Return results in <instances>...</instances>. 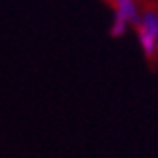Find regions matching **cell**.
Segmentation results:
<instances>
[{
    "label": "cell",
    "instance_id": "3957f363",
    "mask_svg": "<svg viewBox=\"0 0 158 158\" xmlns=\"http://www.w3.org/2000/svg\"><path fill=\"white\" fill-rule=\"evenodd\" d=\"M156 56H158V43H156Z\"/></svg>",
    "mask_w": 158,
    "mask_h": 158
},
{
    "label": "cell",
    "instance_id": "6da1fadb",
    "mask_svg": "<svg viewBox=\"0 0 158 158\" xmlns=\"http://www.w3.org/2000/svg\"><path fill=\"white\" fill-rule=\"evenodd\" d=\"M137 23V41L145 56H156V43H158V14L145 12L139 15Z\"/></svg>",
    "mask_w": 158,
    "mask_h": 158
},
{
    "label": "cell",
    "instance_id": "7a4b0ae2",
    "mask_svg": "<svg viewBox=\"0 0 158 158\" xmlns=\"http://www.w3.org/2000/svg\"><path fill=\"white\" fill-rule=\"evenodd\" d=\"M114 4V21L110 27L112 37H122L131 23L139 19V10L135 0H112Z\"/></svg>",
    "mask_w": 158,
    "mask_h": 158
}]
</instances>
